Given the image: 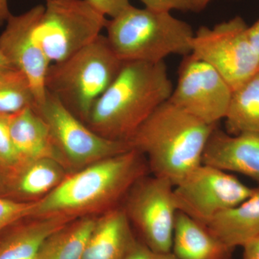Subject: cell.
Listing matches in <instances>:
<instances>
[{"instance_id":"obj_1","label":"cell","mask_w":259,"mask_h":259,"mask_svg":"<svg viewBox=\"0 0 259 259\" xmlns=\"http://www.w3.org/2000/svg\"><path fill=\"white\" fill-rule=\"evenodd\" d=\"M149 171L142 153L131 148L69 174L54 190L35 201L31 218L93 217L117 207Z\"/></svg>"},{"instance_id":"obj_2","label":"cell","mask_w":259,"mask_h":259,"mask_svg":"<svg viewBox=\"0 0 259 259\" xmlns=\"http://www.w3.org/2000/svg\"><path fill=\"white\" fill-rule=\"evenodd\" d=\"M173 89L164 61L124 62L85 123L105 139L129 144L145 121L168 101Z\"/></svg>"},{"instance_id":"obj_3","label":"cell","mask_w":259,"mask_h":259,"mask_svg":"<svg viewBox=\"0 0 259 259\" xmlns=\"http://www.w3.org/2000/svg\"><path fill=\"white\" fill-rule=\"evenodd\" d=\"M215 127L167 101L145 121L129 144L144 155L153 176L166 179L175 187L202 164L206 145Z\"/></svg>"},{"instance_id":"obj_4","label":"cell","mask_w":259,"mask_h":259,"mask_svg":"<svg viewBox=\"0 0 259 259\" xmlns=\"http://www.w3.org/2000/svg\"><path fill=\"white\" fill-rule=\"evenodd\" d=\"M106 36L122 62L158 64L171 55H190L194 32L170 12L131 5L108 20Z\"/></svg>"},{"instance_id":"obj_5","label":"cell","mask_w":259,"mask_h":259,"mask_svg":"<svg viewBox=\"0 0 259 259\" xmlns=\"http://www.w3.org/2000/svg\"><path fill=\"white\" fill-rule=\"evenodd\" d=\"M122 64L102 34L69 59L51 64L47 92L86 122L95 102L115 80Z\"/></svg>"},{"instance_id":"obj_6","label":"cell","mask_w":259,"mask_h":259,"mask_svg":"<svg viewBox=\"0 0 259 259\" xmlns=\"http://www.w3.org/2000/svg\"><path fill=\"white\" fill-rule=\"evenodd\" d=\"M106 16L86 0H50L36 34L51 64L69 59L102 35Z\"/></svg>"},{"instance_id":"obj_7","label":"cell","mask_w":259,"mask_h":259,"mask_svg":"<svg viewBox=\"0 0 259 259\" xmlns=\"http://www.w3.org/2000/svg\"><path fill=\"white\" fill-rule=\"evenodd\" d=\"M243 19L235 18L194 32L191 54L216 70L233 92L259 71V59L248 40Z\"/></svg>"},{"instance_id":"obj_8","label":"cell","mask_w":259,"mask_h":259,"mask_svg":"<svg viewBox=\"0 0 259 259\" xmlns=\"http://www.w3.org/2000/svg\"><path fill=\"white\" fill-rule=\"evenodd\" d=\"M175 186L161 177L147 175L135 184L126 195L125 210L142 241L155 253L171 252L178 208Z\"/></svg>"},{"instance_id":"obj_9","label":"cell","mask_w":259,"mask_h":259,"mask_svg":"<svg viewBox=\"0 0 259 259\" xmlns=\"http://www.w3.org/2000/svg\"><path fill=\"white\" fill-rule=\"evenodd\" d=\"M35 109L49 125L69 169L79 170L132 148L128 143L105 139L94 132L50 93Z\"/></svg>"},{"instance_id":"obj_10","label":"cell","mask_w":259,"mask_h":259,"mask_svg":"<svg viewBox=\"0 0 259 259\" xmlns=\"http://www.w3.org/2000/svg\"><path fill=\"white\" fill-rule=\"evenodd\" d=\"M256 188L231 173L202 164L174 189L180 212L207 226L220 213L241 204Z\"/></svg>"},{"instance_id":"obj_11","label":"cell","mask_w":259,"mask_h":259,"mask_svg":"<svg viewBox=\"0 0 259 259\" xmlns=\"http://www.w3.org/2000/svg\"><path fill=\"white\" fill-rule=\"evenodd\" d=\"M231 87L210 65L192 54L185 56L168 101L204 123L217 126L226 117Z\"/></svg>"},{"instance_id":"obj_12","label":"cell","mask_w":259,"mask_h":259,"mask_svg":"<svg viewBox=\"0 0 259 259\" xmlns=\"http://www.w3.org/2000/svg\"><path fill=\"white\" fill-rule=\"evenodd\" d=\"M44 10V5H37L23 14L12 15L0 34V51L26 76L35 97V107L47 97L46 79L51 64L36 34Z\"/></svg>"},{"instance_id":"obj_13","label":"cell","mask_w":259,"mask_h":259,"mask_svg":"<svg viewBox=\"0 0 259 259\" xmlns=\"http://www.w3.org/2000/svg\"><path fill=\"white\" fill-rule=\"evenodd\" d=\"M202 164L241 174L259 183V134L231 135L216 127L206 145Z\"/></svg>"},{"instance_id":"obj_14","label":"cell","mask_w":259,"mask_h":259,"mask_svg":"<svg viewBox=\"0 0 259 259\" xmlns=\"http://www.w3.org/2000/svg\"><path fill=\"white\" fill-rule=\"evenodd\" d=\"M10 131L20 164L51 158L69 169L56 147L49 125L35 107H28L10 115Z\"/></svg>"},{"instance_id":"obj_15","label":"cell","mask_w":259,"mask_h":259,"mask_svg":"<svg viewBox=\"0 0 259 259\" xmlns=\"http://www.w3.org/2000/svg\"><path fill=\"white\" fill-rule=\"evenodd\" d=\"M66 168L56 160L41 158L19 165L8 174L5 197L32 202L42 198L68 176Z\"/></svg>"},{"instance_id":"obj_16","label":"cell","mask_w":259,"mask_h":259,"mask_svg":"<svg viewBox=\"0 0 259 259\" xmlns=\"http://www.w3.org/2000/svg\"><path fill=\"white\" fill-rule=\"evenodd\" d=\"M136 239L125 210L115 207L97 218L82 259H124Z\"/></svg>"},{"instance_id":"obj_17","label":"cell","mask_w":259,"mask_h":259,"mask_svg":"<svg viewBox=\"0 0 259 259\" xmlns=\"http://www.w3.org/2000/svg\"><path fill=\"white\" fill-rule=\"evenodd\" d=\"M72 221L60 217L28 218L15 223L0 236V259H36L46 240Z\"/></svg>"},{"instance_id":"obj_18","label":"cell","mask_w":259,"mask_h":259,"mask_svg":"<svg viewBox=\"0 0 259 259\" xmlns=\"http://www.w3.org/2000/svg\"><path fill=\"white\" fill-rule=\"evenodd\" d=\"M233 250L207 227L178 211L171 247L177 259H231Z\"/></svg>"},{"instance_id":"obj_19","label":"cell","mask_w":259,"mask_h":259,"mask_svg":"<svg viewBox=\"0 0 259 259\" xmlns=\"http://www.w3.org/2000/svg\"><path fill=\"white\" fill-rule=\"evenodd\" d=\"M206 227L234 249L258 236L259 188L241 204L220 213Z\"/></svg>"},{"instance_id":"obj_20","label":"cell","mask_w":259,"mask_h":259,"mask_svg":"<svg viewBox=\"0 0 259 259\" xmlns=\"http://www.w3.org/2000/svg\"><path fill=\"white\" fill-rule=\"evenodd\" d=\"M96 221L95 217L77 218L54 232L42 245L36 259H82Z\"/></svg>"},{"instance_id":"obj_21","label":"cell","mask_w":259,"mask_h":259,"mask_svg":"<svg viewBox=\"0 0 259 259\" xmlns=\"http://www.w3.org/2000/svg\"><path fill=\"white\" fill-rule=\"evenodd\" d=\"M224 120L228 134H259V71L233 92Z\"/></svg>"},{"instance_id":"obj_22","label":"cell","mask_w":259,"mask_h":259,"mask_svg":"<svg viewBox=\"0 0 259 259\" xmlns=\"http://www.w3.org/2000/svg\"><path fill=\"white\" fill-rule=\"evenodd\" d=\"M35 106V97L26 76L15 68L0 69V115L10 116Z\"/></svg>"},{"instance_id":"obj_23","label":"cell","mask_w":259,"mask_h":259,"mask_svg":"<svg viewBox=\"0 0 259 259\" xmlns=\"http://www.w3.org/2000/svg\"><path fill=\"white\" fill-rule=\"evenodd\" d=\"M35 201L23 202L8 197H0V236L12 225L31 218Z\"/></svg>"},{"instance_id":"obj_24","label":"cell","mask_w":259,"mask_h":259,"mask_svg":"<svg viewBox=\"0 0 259 259\" xmlns=\"http://www.w3.org/2000/svg\"><path fill=\"white\" fill-rule=\"evenodd\" d=\"M20 164L10 131V116L0 115V166L8 172Z\"/></svg>"},{"instance_id":"obj_25","label":"cell","mask_w":259,"mask_h":259,"mask_svg":"<svg viewBox=\"0 0 259 259\" xmlns=\"http://www.w3.org/2000/svg\"><path fill=\"white\" fill-rule=\"evenodd\" d=\"M145 8L157 11H192L190 0H140Z\"/></svg>"},{"instance_id":"obj_26","label":"cell","mask_w":259,"mask_h":259,"mask_svg":"<svg viewBox=\"0 0 259 259\" xmlns=\"http://www.w3.org/2000/svg\"><path fill=\"white\" fill-rule=\"evenodd\" d=\"M105 16L115 18L131 6L130 0H86Z\"/></svg>"},{"instance_id":"obj_27","label":"cell","mask_w":259,"mask_h":259,"mask_svg":"<svg viewBox=\"0 0 259 259\" xmlns=\"http://www.w3.org/2000/svg\"><path fill=\"white\" fill-rule=\"evenodd\" d=\"M154 255L144 242L136 239L124 259H154Z\"/></svg>"},{"instance_id":"obj_28","label":"cell","mask_w":259,"mask_h":259,"mask_svg":"<svg viewBox=\"0 0 259 259\" xmlns=\"http://www.w3.org/2000/svg\"><path fill=\"white\" fill-rule=\"evenodd\" d=\"M243 248L242 259H259V235L247 242Z\"/></svg>"},{"instance_id":"obj_29","label":"cell","mask_w":259,"mask_h":259,"mask_svg":"<svg viewBox=\"0 0 259 259\" xmlns=\"http://www.w3.org/2000/svg\"><path fill=\"white\" fill-rule=\"evenodd\" d=\"M248 40L259 59V20L247 29Z\"/></svg>"},{"instance_id":"obj_30","label":"cell","mask_w":259,"mask_h":259,"mask_svg":"<svg viewBox=\"0 0 259 259\" xmlns=\"http://www.w3.org/2000/svg\"><path fill=\"white\" fill-rule=\"evenodd\" d=\"M12 15L8 0H0V26L6 23Z\"/></svg>"},{"instance_id":"obj_31","label":"cell","mask_w":259,"mask_h":259,"mask_svg":"<svg viewBox=\"0 0 259 259\" xmlns=\"http://www.w3.org/2000/svg\"><path fill=\"white\" fill-rule=\"evenodd\" d=\"M8 172L0 166V197H5L8 185Z\"/></svg>"},{"instance_id":"obj_32","label":"cell","mask_w":259,"mask_h":259,"mask_svg":"<svg viewBox=\"0 0 259 259\" xmlns=\"http://www.w3.org/2000/svg\"><path fill=\"white\" fill-rule=\"evenodd\" d=\"M212 0H190L192 11L200 12L203 10Z\"/></svg>"},{"instance_id":"obj_33","label":"cell","mask_w":259,"mask_h":259,"mask_svg":"<svg viewBox=\"0 0 259 259\" xmlns=\"http://www.w3.org/2000/svg\"><path fill=\"white\" fill-rule=\"evenodd\" d=\"M8 68H14L12 66L9 61L6 59V57L0 51V69H8Z\"/></svg>"},{"instance_id":"obj_34","label":"cell","mask_w":259,"mask_h":259,"mask_svg":"<svg viewBox=\"0 0 259 259\" xmlns=\"http://www.w3.org/2000/svg\"><path fill=\"white\" fill-rule=\"evenodd\" d=\"M154 259H177L176 256L171 253H155Z\"/></svg>"},{"instance_id":"obj_35","label":"cell","mask_w":259,"mask_h":259,"mask_svg":"<svg viewBox=\"0 0 259 259\" xmlns=\"http://www.w3.org/2000/svg\"><path fill=\"white\" fill-rule=\"evenodd\" d=\"M46 1H47H47H50V0H46Z\"/></svg>"}]
</instances>
